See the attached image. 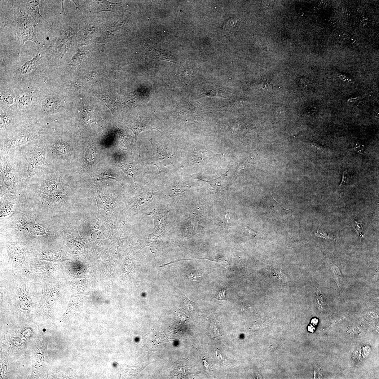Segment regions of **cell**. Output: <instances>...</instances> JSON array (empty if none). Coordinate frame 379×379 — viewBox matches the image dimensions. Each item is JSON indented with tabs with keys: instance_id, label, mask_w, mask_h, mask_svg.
Returning a JSON list of instances; mask_svg holds the SVG:
<instances>
[{
	"instance_id": "6",
	"label": "cell",
	"mask_w": 379,
	"mask_h": 379,
	"mask_svg": "<svg viewBox=\"0 0 379 379\" xmlns=\"http://www.w3.org/2000/svg\"><path fill=\"white\" fill-rule=\"evenodd\" d=\"M61 100L58 98H49L45 100L44 108L46 112H55L62 108L63 106Z\"/></svg>"
},
{
	"instance_id": "23",
	"label": "cell",
	"mask_w": 379,
	"mask_h": 379,
	"mask_svg": "<svg viewBox=\"0 0 379 379\" xmlns=\"http://www.w3.org/2000/svg\"><path fill=\"white\" fill-rule=\"evenodd\" d=\"M318 293H317V301L318 306L320 309H322L323 306H324V303L323 302V298L322 297V295H321V293L320 292L319 290H318Z\"/></svg>"
},
{
	"instance_id": "9",
	"label": "cell",
	"mask_w": 379,
	"mask_h": 379,
	"mask_svg": "<svg viewBox=\"0 0 379 379\" xmlns=\"http://www.w3.org/2000/svg\"><path fill=\"white\" fill-rule=\"evenodd\" d=\"M52 149L55 153L60 155L67 153L69 151L70 148L64 142L59 140L54 143L52 145Z\"/></svg>"
},
{
	"instance_id": "5",
	"label": "cell",
	"mask_w": 379,
	"mask_h": 379,
	"mask_svg": "<svg viewBox=\"0 0 379 379\" xmlns=\"http://www.w3.org/2000/svg\"><path fill=\"white\" fill-rule=\"evenodd\" d=\"M27 12L33 17L37 24L44 20V18L39 12V2L38 1H33L28 4Z\"/></svg>"
},
{
	"instance_id": "14",
	"label": "cell",
	"mask_w": 379,
	"mask_h": 379,
	"mask_svg": "<svg viewBox=\"0 0 379 379\" xmlns=\"http://www.w3.org/2000/svg\"><path fill=\"white\" fill-rule=\"evenodd\" d=\"M226 174L218 177L216 179L208 182L215 189H220L223 187V185L226 181V177L225 176Z\"/></svg>"
},
{
	"instance_id": "28",
	"label": "cell",
	"mask_w": 379,
	"mask_h": 379,
	"mask_svg": "<svg viewBox=\"0 0 379 379\" xmlns=\"http://www.w3.org/2000/svg\"><path fill=\"white\" fill-rule=\"evenodd\" d=\"M3 100L4 101L6 102L8 104L12 103L13 101V99L11 97L6 96L4 97Z\"/></svg>"
},
{
	"instance_id": "29",
	"label": "cell",
	"mask_w": 379,
	"mask_h": 379,
	"mask_svg": "<svg viewBox=\"0 0 379 379\" xmlns=\"http://www.w3.org/2000/svg\"><path fill=\"white\" fill-rule=\"evenodd\" d=\"M30 98H29V97L27 96L24 97H22V102L23 103V104H24V103H25V104H26V103H27V104H28V103H30Z\"/></svg>"
},
{
	"instance_id": "16",
	"label": "cell",
	"mask_w": 379,
	"mask_h": 379,
	"mask_svg": "<svg viewBox=\"0 0 379 379\" xmlns=\"http://www.w3.org/2000/svg\"><path fill=\"white\" fill-rule=\"evenodd\" d=\"M355 223L353 225H352V227L355 230V232L356 233L359 238L360 242H361L362 238L363 237V236L364 235L363 232L364 228L362 227V223H361L356 221Z\"/></svg>"
},
{
	"instance_id": "26",
	"label": "cell",
	"mask_w": 379,
	"mask_h": 379,
	"mask_svg": "<svg viewBox=\"0 0 379 379\" xmlns=\"http://www.w3.org/2000/svg\"><path fill=\"white\" fill-rule=\"evenodd\" d=\"M99 177V179L100 180L109 179H113L114 180L116 179L113 176L110 175L106 173L101 174H100Z\"/></svg>"
},
{
	"instance_id": "18",
	"label": "cell",
	"mask_w": 379,
	"mask_h": 379,
	"mask_svg": "<svg viewBox=\"0 0 379 379\" xmlns=\"http://www.w3.org/2000/svg\"><path fill=\"white\" fill-rule=\"evenodd\" d=\"M187 275L190 279L197 280H200L201 278H202V274L200 271H192L188 272Z\"/></svg>"
},
{
	"instance_id": "7",
	"label": "cell",
	"mask_w": 379,
	"mask_h": 379,
	"mask_svg": "<svg viewBox=\"0 0 379 379\" xmlns=\"http://www.w3.org/2000/svg\"><path fill=\"white\" fill-rule=\"evenodd\" d=\"M148 51L154 56L160 58L161 59L168 61L174 63L175 58L174 55L172 53L168 51H160L153 48L149 45L147 46Z\"/></svg>"
},
{
	"instance_id": "2",
	"label": "cell",
	"mask_w": 379,
	"mask_h": 379,
	"mask_svg": "<svg viewBox=\"0 0 379 379\" xmlns=\"http://www.w3.org/2000/svg\"><path fill=\"white\" fill-rule=\"evenodd\" d=\"M73 35L72 33L68 31L61 33L59 37L50 47V51L55 55H64L70 48L73 41Z\"/></svg>"
},
{
	"instance_id": "21",
	"label": "cell",
	"mask_w": 379,
	"mask_h": 379,
	"mask_svg": "<svg viewBox=\"0 0 379 379\" xmlns=\"http://www.w3.org/2000/svg\"><path fill=\"white\" fill-rule=\"evenodd\" d=\"M350 175L348 171H344L342 174V181L339 187L344 186V185L348 184L350 181Z\"/></svg>"
},
{
	"instance_id": "4",
	"label": "cell",
	"mask_w": 379,
	"mask_h": 379,
	"mask_svg": "<svg viewBox=\"0 0 379 379\" xmlns=\"http://www.w3.org/2000/svg\"><path fill=\"white\" fill-rule=\"evenodd\" d=\"M92 12L98 13L103 11H110L115 12V7L118 3H113L106 1H92Z\"/></svg>"
},
{
	"instance_id": "24",
	"label": "cell",
	"mask_w": 379,
	"mask_h": 379,
	"mask_svg": "<svg viewBox=\"0 0 379 379\" xmlns=\"http://www.w3.org/2000/svg\"><path fill=\"white\" fill-rule=\"evenodd\" d=\"M311 146L314 148L315 150L317 151H322L324 150L326 148L325 147L323 146V145H320V144L317 143L312 142L310 143Z\"/></svg>"
},
{
	"instance_id": "15",
	"label": "cell",
	"mask_w": 379,
	"mask_h": 379,
	"mask_svg": "<svg viewBox=\"0 0 379 379\" xmlns=\"http://www.w3.org/2000/svg\"><path fill=\"white\" fill-rule=\"evenodd\" d=\"M99 97L100 99L109 109L111 110L114 107L113 105L115 104V101L109 95H104L99 96Z\"/></svg>"
},
{
	"instance_id": "32",
	"label": "cell",
	"mask_w": 379,
	"mask_h": 379,
	"mask_svg": "<svg viewBox=\"0 0 379 379\" xmlns=\"http://www.w3.org/2000/svg\"><path fill=\"white\" fill-rule=\"evenodd\" d=\"M271 87V84L269 83H267L264 84V88L267 90L270 89Z\"/></svg>"
},
{
	"instance_id": "22",
	"label": "cell",
	"mask_w": 379,
	"mask_h": 379,
	"mask_svg": "<svg viewBox=\"0 0 379 379\" xmlns=\"http://www.w3.org/2000/svg\"><path fill=\"white\" fill-rule=\"evenodd\" d=\"M298 83L299 87L302 89L307 88L309 84V81L306 77H301L298 79Z\"/></svg>"
},
{
	"instance_id": "3",
	"label": "cell",
	"mask_w": 379,
	"mask_h": 379,
	"mask_svg": "<svg viewBox=\"0 0 379 379\" xmlns=\"http://www.w3.org/2000/svg\"><path fill=\"white\" fill-rule=\"evenodd\" d=\"M169 211L166 209L154 210L149 214L154 220V234L162 235L165 232L167 218Z\"/></svg>"
},
{
	"instance_id": "20",
	"label": "cell",
	"mask_w": 379,
	"mask_h": 379,
	"mask_svg": "<svg viewBox=\"0 0 379 379\" xmlns=\"http://www.w3.org/2000/svg\"><path fill=\"white\" fill-rule=\"evenodd\" d=\"M86 55V53L83 52H79L77 53L73 58L72 62L71 63V64L74 65L81 62L84 59L85 55Z\"/></svg>"
},
{
	"instance_id": "33",
	"label": "cell",
	"mask_w": 379,
	"mask_h": 379,
	"mask_svg": "<svg viewBox=\"0 0 379 379\" xmlns=\"http://www.w3.org/2000/svg\"><path fill=\"white\" fill-rule=\"evenodd\" d=\"M308 330L310 332L313 333L315 331V328L311 325H310L308 327Z\"/></svg>"
},
{
	"instance_id": "17",
	"label": "cell",
	"mask_w": 379,
	"mask_h": 379,
	"mask_svg": "<svg viewBox=\"0 0 379 379\" xmlns=\"http://www.w3.org/2000/svg\"><path fill=\"white\" fill-rule=\"evenodd\" d=\"M182 297L183 302L185 306L188 310V311L191 312L194 311L195 307V303L190 301L184 295H182Z\"/></svg>"
},
{
	"instance_id": "34",
	"label": "cell",
	"mask_w": 379,
	"mask_h": 379,
	"mask_svg": "<svg viewBox=\"0 0 379 379\" xmlns=\"http://www.w3.org/2000/svg\"><path fill=\"white\" fill-rule=\"evenodd\" d=\"M311 323L312 324L314 325H316L318 323V320L316 319V318H314V319L312 320Z\"/></svg>"
},
{
	"instance_id": "10",
	"label": "cell",
	"mask_w": 379,
	"mask_h": 379,
	"mask_svg": "<svg viewBox=\"0 0 379 379\" xmlns=\"http://www.w3.org/2000/svg\"><path fill=\"white\" fill-rule=\"evenodd\" d=\"M129 129H130L134 134L136 140L139 134L142 131L149 129H155L159 131L157 129L152 128V126L144 123L131 126L130 127Z\"/></svg>"
},
{
	"instance_id": "27",
	"label": "cell",
	"mask_w": 379,
	"mask_h": 379,
	"mask_svg": "<svg viewBox=\"0 0 379 379\" xmlns=\"http://www.w3.org/2000/svg\"><path fill=\"white\" fill-rule=\"evenodd\" d=\"M225 293H226V290H222L221 291H220L219 293L218 294V295H217L216 298L217 299H219V300H223V299H224L225 297H226Z\"/></svg>"
},
{
	"instance_id": "12",
	"label": "cell",
	"mask_w": 379,
	"mask_h": 379,
	"mask_svg": "<svg viewBox=\"0 0 379 379\" xmlns=\"http://www.w3.org/2000/svg\"><path fill=\"white\" fill-rule=\"evenodd\" d=\"M126 174L131 176L135 180V173L133 166L131 164L121 163L118 165Z\"/></svg>"
},
{
	"instance_id": "8",
	"label": "cell",
	"mask_w": 379,
	"mask_h": 379,
	"mask_svg": "<svg viewBox=\"0 0 379 379\" xmlns=\"http://www.w3.org/2000/svg\"><path fill=\"white\" fill-rule=\"evenodd\" d=\"M41 55L37 54L33 59L26 62L21 67L20 69V73L22 75H26L30 73L41 58Z\"/></svg>"
},
{
	"instance_id": "25",
	"label": "cell",
	"mask_w": 379,
	"mask_h": 379,
	"mask_svg": "<svg viewBox=\"0 0 379 379\" xmlns=\"http://www.w3.org/2000/svg\"><path fill=\"white\" fill-rule=\"evenodd\" d=\"M355 150L359 153H363L365 150V147L364 145H362L358 143L354 148Z\"/></svg>"
},
{
	"instance_id": "30",
	"label": "cell",
	"mask_w": 379,
	"mask_h": 379,
	"mask_svg": "<svg viewBox=\"0 0 379 379\" xmlns=\"http://www.w3.org/2000/svg\"><path fill=\"white\" fill-rule=\"evenodd\" d=\"M342 38L344 40L348 41L350 39V36L348 33H344L342 36Z\"/></svg>"
},
{
	"instance_id": "13",
	"label": "cell",
	"mask_w": 379,
	"mask_h": 379,
	"mask_svg": "<svg viewBox=\"0 0 379 379\" xmlns=\"http://www.w3.org/2000/svg\"><path fill=\"white\" fill-rule=\"evenodd\" d=\"M121 26V24L117 23L116 24L111 25L110 26L111 27L108 28L103 34L102 40H105L109 38H108L111 37V36H112V33L115 32V31L117 30V29L120 28Z\"/></svg>"
},
{
	"instance_id": "19",
	"label": "cell",
	"mask_w": 379,
	"mask_h": 379,
	"mask_svg": "<svg viewBox=\"0 0 379 379\" xmlns=\"http://www.w3.org/2000/svg\"><path fill=\"white\" fill-rule=\"evenodd\" d=\"M315 235L316 236L321 238H324L325 239H331L335 240H336V238L333 235H330L327 234L324 231H317L315 233Z\"/></svg>"
},
{
	"instance_id": "31",
	"label": "cell",
	"mask_w": 379,
	"mask_h": 379,
	"mask_svg": "<svg viewBox=\"0 0 379 379\" xmlns=\"http://www.w3.org/2000/svg\"><path fill=\"white\" fill-rule=\"evenodd\" d=\"M364 15V16H363L362 17L360 21H361V22L362 24H363L364 25L365 24H367L368 22V18H367V17H365Z\"/></svg>"
},
{
	"instance_id": "11",
	"label": "cell",
	"mask_w": 379,
	"mask_h": 379,
	"mask_svg": "<svg viewBox=\"0 0 379 379\" xmlns=\"http://www.w3.org/2000/svg\"><path fill=\"white\" fill-rule=\"evenodd\" d=\"M333 275V278L340 289L341 288V282L343 280L342 275L338 267L335 266L332 267Z\"/></svg>"
},
{
	"instance_id": "1",
	"label": "cell",
	"mask_w": 379,
	"mask_h": 379,
	"mask_svg": "<svg viewBox=\"0 0 379 379\" xmlns=\"http://www.w3.org/2000/svg\"><path fill=\"white\" fill-rule=\"evenodd\" d=\"M7 19V25L12 29L21 45L32 41L40 45L34 32L32 20L26 13L14 7L12 15Z\"/></svg>"
}]
</instances>
